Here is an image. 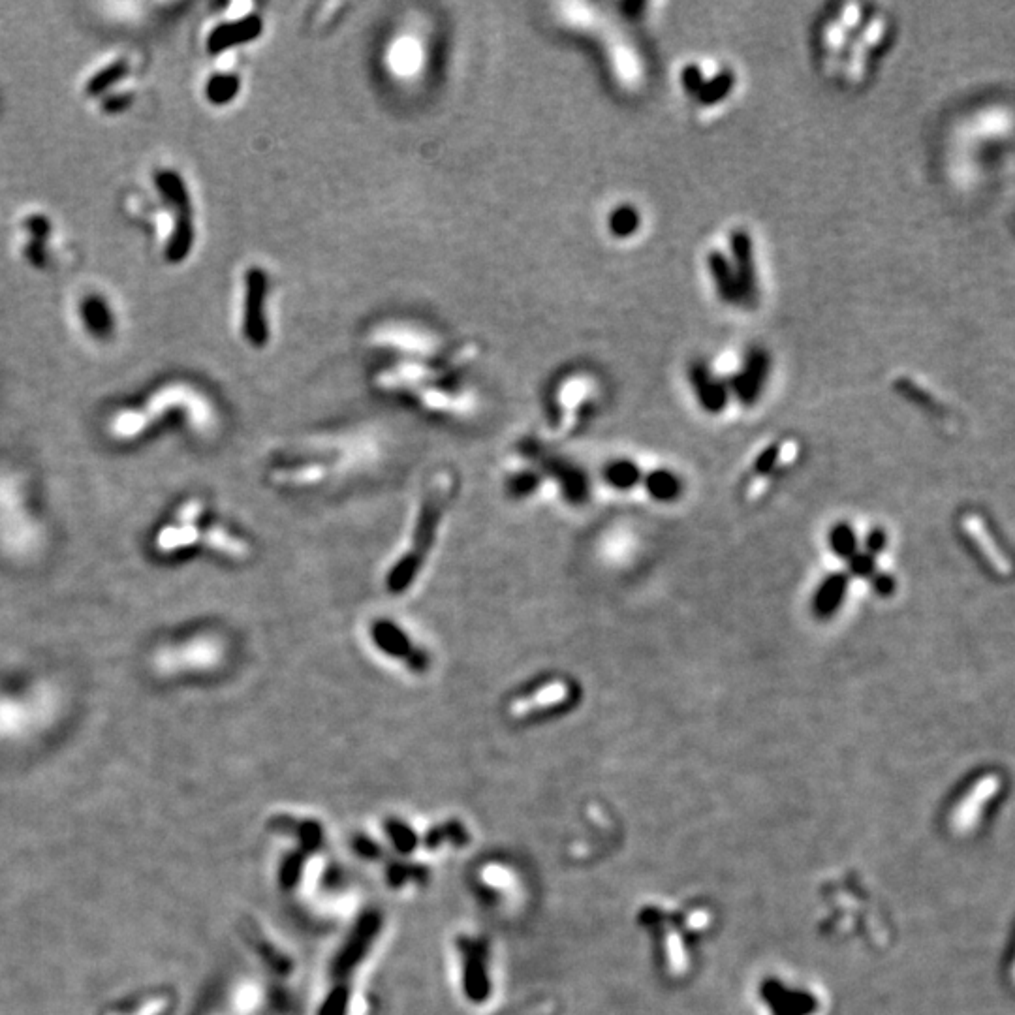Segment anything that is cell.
I'll list each match as a JSON object with an SVG mask.
<instances>
[{"label":"cell","mask_w":1015,"mask_h":1015,"mask_svg":"<svg viewBox=\"0 0 1015 1015\" xmlns=\"http://www.w3.org/2000/svg\"><path fill=\"white\" fill-rule=\"evenodd\" d=\"M645 489L660 502H672L681 493V482L670 470H653L645 478Z\"/></svg>","instance_id":"5bb4252c"},{"label":"cell","mask_w":1015,"mask_h":1015,"mask_svg":"<svg viewBox=\"0 0 1015 1015\" xmlns=\"http://www.w3.org/2000/svg\"><path fill=\"white\" fill-rule=\"evenodd\" d=\"M694 384H696V390L698 395L702 399L703 406L709 410V412H719L726 405V391L724 388H720L719 384L711 382L707 376L696 371L694 375Z\"/></svg>","instance_id":"e0dca14e"},{"label":"cell","mask_w":1015,"mask_h":1015,"mask_svg":"<svg viewBox=\"0 0 1015 1015\" xmlns=\"http://www.w3.org/2000/svg\"><path fill=\"white\" fill-rule=\"evenodd\" d=\"M172 406H185L190 412L192 425L196 429H203L211 423L209 422V418H211L209 408L200 395L192 393V390H187V388H170V390L160 391L149 401V405H145V408L119 414L111 423V433L115 438L138 437L151 423L157 420L160 414H164Z\"/></svg>","instance_id":"3957f363"},{"label":"cell","mask_w":1015,"mask_h":1015,"mask_svg":"<svg viewBox=\"0 0 1015 1015\" xmlns=\"http://www.w3.org/2000/svg\"><path fill=\"white\" fill-rule=\"evenodd\" d=\"M260 34V23L256 17L249 14H241L232 21L224 23L215 34L209 38V49L211 51H224L234 47V44H245Z\"/></svg>","instance_id":"8fae6325"},{"label":"cell","mask_w":1015,"mask_h":1015,"mask_svg":"<svg viewBox=\"0 0 1015 1015\" xmlns=\"http://www.w3.org/2000/svg\"><path fill=\"white\" fill-rule=\"evenodd\" d=\"M215 647L207 640H192L183 645H173L160 649L155 656V668L158 672L177 673L188 672V670H203L209 668L215 660Z\"/></svg>","instance_id":"52a82bcc"},{"label":"cell","mask_w":1015,"mask_h":1015,"mask_svg":"<svg viewBox=\"0 0 1015 1015\" xmlns=\"http://www.w3.org/2000/svg\"><path fill=\"white\" fill-rule=\"evenodd\" d=\"M123 72H125V64H115V66H111L108 70L100 72V74H98V78L94 79L93 83H89V89H91L93 93H98L102 87L110 85L111 81L115 78H119ZM91 91H89V93H91Z\"/></svg>","instance_id":"d6986e66"},{"label":"cell","mask_w":1015,"mask_h":1015,"mask_svg":"<svg viewBox=\"0 0 1015 1015\" xmlns=\"http://www.w3.org/2000/svg\"><path fill=\"white\" fill-rule=\"evenodd\" d=\"M886 544H888V538H886V532L882 531V529H873V531L867 534L865 547H867L869 555L875 557L880 551H884Z\"/></svg>","instance_id":"44dd1931"},{"label":"cell","mask_w":1015,"mask_h":1015,"mask_svg":"<svg viewBox=\"0 0 1015 1015\" xmlns=\"http://www.w3.org/2000/svg\"><path fill=\"white\" fill-rule=\"evenodd\" d=\"M871 579H873V591L878 596H890L895 591V579L891 578L890 574L876 572Z\"/></svg>","instance_id":"7402d4cb"},{"label":"cell","mask_w":1015,"mask_h":1015,"mask_svg":"<svg viewBox=\"0 0 1015 1015\" xmlns=\"http://www.w3.org/2000/svg\"><path fill=\"white\" fill-rule=\"evenodd\" d=\"M59 711V692L49 685L23 696H0V741H17L46 728Z\"/></svg>","instance_id":"7a4b0ae2"},{"label":"cell","mask_w":1015,"mask_h":1015,"mask_svg":"<svg viewBox=\"0 0 1015 1015\" xmlns=\"http://www.w3.org/2000/svg\"><path fill=\"white\" fill-rule=\"evenodd\" d=\"M425 61L427 55L423 42L412 32L395 36L386 51V64L391 76L403 81L418 78L423 72Z\"/></svg>","instance_id":"ba28073f"},{"label":"cell","mask_w":1015,"mask_h":1015,"mask_svg":"<svg viewBox=\"0 0 1015 1015\" xmlns=\"http://www.w3.org/2000/svg\"><path fill=\"white\" fill-rule=\"evenodd\" d=\"M777 461H779V448L771 446V448H767L766 452L756 459L754 469H756L758 474H769L771 470L775 469Z\"/></svg>","instance_id":"ffe728a7"},{"label":"cell","mask_w":1015,"mask_h":1015,"mask_svg":"<svg viewBox=\"0 0 1015 1015\" xmlns=\"http://www.w3.org/2000/svg\"><path fill=\"white\" fill-rule=\"evenodd\" d=\"M42 546V529L25 508L23 485L14 472L0 470V547L29 557Z\"/></svg>","instance_id":"6da1fadb"},{"label":"cell","mask_w":1015,"mask_h":1015,"mask_svg":"<svg viewBox=\"0 0 1015 1015\" xmlns=\"http://www.w3.org/2000/svg\"><path fill=\"white\" fill-rule=\"evenodd\" d=\"M829 546L839 559L850 561L858 553L856 532L848 523H837L833 531L829 532Z\"/></svg>","instance_id":"9a60e30c"},{"label":"cell","mask_w":1015,"mask_h":1015,"mask_svg":"<svg viewBox=\"0 0 1015 1015\" xmlns=\"http://www.w3.org/2000/svg\"><path fill=\"white\" fill-rule=\"evenodd\" d=\"M450 487H452V482L446 476L438 478L437 482L433 484V489L429 491L427 502H425V512H423L422 523H420V532H418V536L414 540L416 546L408 551V557H405L403 563L395 568V574H393V578H390V589H403V585L408 583L412 579V576L416 574V566H418V561L422 559L420 555H423L425 547L429 544L427 534H431V531H433V527H429V525H433L435 519H438V516H440V510L444 508L446 497L450 495Z\"/></svg>","instance_id":"277c9868"},{"label":"cell","mask_w":1015,"mask_h":1015,"mask_svg":"<svg viewBox=\"0 0 1015 1015\" xmlns=\"http://www.w3.org/2000/svg\"><path fill=\"white\" fill-rule=\"evenodd\" d=\"M158 187L168 196L173 205V217H175V230H173L172 241H170V258L172 260H183L188 249H190V202H188L185 185L179 181L177 175L166 172L158 177Z\"/></svg>","instance_id":"8992f818"},{"label":"cell","mask_w":1015,"mask_h":1015,"mask_svg":"<svg viewBox=\"0 0 1015 1015\" xmlns=\"http://www.w3.org/2000/svg\"><path fill=\"white\" fill-rule=\"evenodd\" d=\"M848 570L852 576H858V578H873L876 574L875 557L869 555L867 551L865 553H856L850 561H848Z\"/></svg>","instance_id":"ac0fdd59"},{"label":"cell","mask_w":1015,"mask_h":1015,"mask_svg":"<svg viewBox=\"0 0 1015 1015\" xmlns=\"http://www.w3.org/2000/svg\"><path fill=\"white\" fill-rule=\"evenodd\" d=\"M963 529L967 532L970 542L982 553V557L997 574L1010 576L1014 572V566L1010 563V559L1002 553V549L997 544V540L991 536L982 517L976 516V514H967L963 519Z\"/></svg>","instance_id":"30bf717a"},{"label":"cell","mask_w":1015,"mask_h":1015,"mask_svg":"<svg viewBox=\"0 0 1015 1015\" xmlns=\"http://www.w3.org/2000/svg\"><path fill=\"white\" fill-rule=\"evenodd\" d=\"M1000 781L997 775H985L980 781H976V784L970 788L967 792V796L963 797V801L959 803L957 807V816L959 820L965 824L972 820L982 805L987 803L991 796H995L999 792Z\"/></svg>","instance_id":"4fadbf2b"},{"label":"cell","mask_w":1015,"mask_h":1015,"mask_svg":"<svg viewBox=\"0 0 1015 1015\" xmlns=\"http://www.w3.org/2000/svg\"><path fill=\"white\" fill-rule=\"evenodd\" d=\"M848 591L846 574H831L822 581L812 600V609L820 619H829L837 609L843 606L844 596Z\"/></svg>","instance_id":"7c38bea8"},{"label":"cell","mask_w":1015,"mask_h":1015,"mask_svg":"<svg viewBox=\"0 0 1015 1015\" xmlns=\"http://www.w3.org/2000/svg\"><path fill=\"white\" fill-rule=\"evenodd\" d=\"M202 516V504L198 500H190L187 502L179 514L177 519L172 525L164 527L162 531L158 532L157 536V549L162 553H173L177 549H185V547L196 544L200 531H198V517Z\"/></svg>","instance_id":"9c48e42d"},{"label":"cell","mask_w":1015,"mask_h":1015,"mask_svg":"<svg viewBox=\"0 0 1015 1015\" xmlns=\"http://www.w3.org/2000/svg\"><path fill=\"white\" fill-rule=\"evenodd\" d=\"M606 480L611 487L615 489H630L634 485L638 484L641 480V472L638 469V465H634L632 461H615L608 465V469L604 472Z\"/></svg>","instance_id":"2e32d148"},{"label":"cell","mask_w":1015,"mask_h":1015,"mask_svg":"<svg viewBox=\"0 0 1015 1015\" xmlns=\"http://www.w3.org/2000/svg\"><path fill=\"white\" fill-rule=\"evenodd\" d=\"M243 299V335L250 344L264 346L267 343V279L260 267L249 269Z\"/></svg>","instance_id":"5b68a950"},{"label":"cell","mask_w":1015,"mask_h":1015,"mask_svg":"<svg viewBox=\"0 0 1015 1015\" xmlns=\"http://www.w3.org/2000/svg\"><path fill=\"white\" fill-rule=\"evenodd\" d=\"M613 226H615V230H617L619 234H626V232H630V230L634 228V213H630V211H621V213H617V215H615V219H613Z\"/></svg>","instance_id":"603a6c76"}]
</instances>
